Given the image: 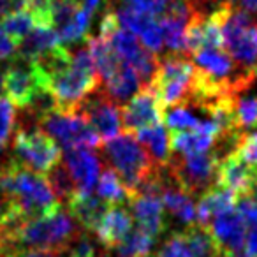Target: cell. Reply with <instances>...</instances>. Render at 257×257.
I'll list each match as a JSON object with an SVG mask.
<instances>
[{
	"label": "cell",
	"mask_w": 257,
	"mask_h": 257,
	"mask_svg": "<svg viewBox=\"0 0 257 257\" xmlns=\"http://www.w3.org/2000/svg\"><path fill=\"white\" fill-rule=\"evenodd\" d=\"M190 20L182 18V16L164 13L161 20V30H162V44L171 51L173 55H189L187 51V25Z\"/></svg>",
	"instance_id": "cell-25"
},
{
	"label": "cell",
	"mask_w": 257,
	"mask_h": 257,
	"mask_svg": "<svg viewBox=\"0 0 257 257\" xmlns=\"http://www.w3.org/2000/svg\"><path fill=\"white\" fill-rule=\"evenodd\" d=\"M162 113L164 109L159 102L157 92L148 83L141 86L120 109L121 128H125V133L134 134L141 128L159 125L162 121Z\"/></svg>",
	"instance_id": "cell-12"
},
{
	"label": "cell",
	"mask_w": 257,
	"mask_h": 257,
	"mask_svg": "<svg viewBox=\"0 0 257 257\" xmlns=\"http://www.w3.org/2000/svg\"><path fill=\"white\" fill-rule=\"evenodd\" d=\"M39 125L44 133L57 141L58 147H62L65 152L74 150V148H90L95 150L100 147L99 134L92 128V125L85 120L78 109H53L46 111L44 114L37 116Z\"/></svg>",
	"instance_id": "cell-6"
},
{
	"label": "cell",
	"mask_w": 257,
	"mask_h": 257,
	"mask_svg": "<svg viewBox=\"0 0 257 257\" xmlns=\"http://www.w3.org/2000/svg\"><path fill=\"white\" fill-rule=\"evenodd\" d=\"M90 23H92V15L83 6H79V9L72 16L71 22L58 30L62 44L64 46H71V44H78L81 41H86L88 39Z\"/></svg>",
	"instance_id": "cell-29"
},
{
	"label": "cell",
	"mask_w": 257,
	"mask_h": 257,
	"mask_svg": "<svg viewBox=\"0 0 257 257\" xmlns=\"http://www.w3.org/2000/svg\"><path fill=\"white\" fill-rule=\"evenodd\" d=\"M15 121H16V111L13 102L8 97L0 95V152L8 147L9 140L15 131Z\"/></svg>",
	"instance_id": "cell-32"
},
{
	"label": "cell",
	"mask_w": 257,
	"mask_h": 257,
	"mask_svg": "<svg viewBox=\"0 0 257 257\" xmlns=\"http://www.w3.org/2000/svg\"><path fill=\"white\" fill-rule=\"evenodd\" d=\"M64 166L74 180L78 194H92L100 176V161L90 148H74L64 155Z\"/></svg>",
	"instance_id": "cell-14"
},
{
	"label": "cell",
	"mask_w": 257,
	"mask_h": 257,
	"mask_svg": "<svg viewBox=\"0 0 257 257\" xmlns=\"http://www.w3.org/2000/svg\"><path fill=\"white\" fill-rule=\"evenodd\" d=\"M62 46L60 36L55 29L51 27L36 25L30 34L18 44L15 57L22 58L27 62H34L41 57V55L48 53V51L55 50V48Z\"/></svg>",
	"instance_id": "cell-21"
},
{
	"label": "cell",
	"mask_w": 257,
	"mask_h": 257,
	"mask_svg": "<svg viewBox=\"0 0 257 257\" xmlns=\"http://www.w3.org/2000/svg\"><path fill=\"white\" fill-rule=\"evenodd\" d=\"M250 194H253V196H255V197H253V199H255V201H257V171H255V178H253L252 192H250Z\"/></svg>",
	"instance_id": "cell-43"
},
{
	"label": "cell",
	"mask_w": 257,
	"mask_h": 257,
	"mask_svg": "<svg viewBox=\"0 0 257 257\" xmlns=\"http://www.w3.org/2000/svg\"><path fill=\"white\" fill-rule=\"evenodd\" d=\"M134 138L140 141V145H145L148 150V155L159 168H166L171 159V138L166 125H152V127L141 128L134 133Z\"/></svg>",
	"instance_id": "cell-22"
},
{
	"label": "cell",
	"mask_w": 257,
	"mask_h": 257,
	"mask_svg": "<svg viewBox=\"0 0 257 257\" xmlns=\"http://www.w3.org/2000/svg\"><path fill=\"white\" fill-rule=\"evenodd\" d=\"M102 4H106L104 0H83V2H81V6L90 13V15H93V13L99 11Z\"/></svg>",
	"instance_id": "cell-40"
},
{
	"label": "cell",
	"mask_w": 257,
	"mask_h": 257,
	"mask_svg": "<svg viewBox=\"0 0 257 257\" xmlns=\"http://www.w3.org/2000/svg\"><path fill=\"white\" fill-rule=\"evenodd\" d=\"M206 229L224 253L231 255V253L243 252L246 231H245V224H243L241 217H239V213L234 208L217 215V217L208 224Z\"/></svg>",
	"instance_id": "cell-17"
},
{
	"label": "cell",
	"mask_w": 257,
	"mask_h": 257,
	"mask_svg": "<svg viewBox=\"0 0 257 257\" xmlns=\"http://www.w3.org/2000/svg\"><path fill=\"white\" fill-rule=\"evenodd\" d=\"M46 175H48L46 180H48V183H50L51 190L55 192V196H57V199L65 204L71 203L72 197L78 194V189H76L74 180L71 178V175H69L64 162H58V164L55 166L53 169H50Z\"/></svg>",
	"instance_id": "cell-30"
},
{
	"label": "cell",
	"mask_w": 257,
	"mask_h": 257,
	"mask_svg": "<svg viewBox=\"0 0 257 257\" xmlns=\"http://www.w3.org/2000/svg\"><path fill=\"white\" fill-rule=\"evenodd\" d=\"M166 121V128L171 133H187V131H194L199 127L201 120L196 113H194V106L185 102H180L176 106L168 107L166 113H162Z\"/></svg>",
	"instance_id": "cell-27"
},
{
	"label": "cell",
	"mask_w": 257,
	"mask_h": 257,
	"mask_svg": "<svg viewBox=\"0 0 257 257\" xmlns=\"http://www.w3.org/2000/svg\"><path fill=\"white\" fill-rule=\"evenodd\" d=\"M194 64L185 57L171 55L159 60L157 71L152 78L150 85L157 92L162 109H168L180 102H185L190 95L194 81Z\"/></svg>",
	"instance_id": "cell-9"
},
{
	"label": "cell",
	"mask_w": 257,
	"mask_h": 257,
	"mask_svg": "<svg viewBox=\"0 0 257 257\" xmlns=\"http://www.w3.org/2000/svg\"><path fill=\"white\" fill-rule=\"evenodd\" d=\"M133 231V215L123 204H111L99 218L93 232L100 245L106 248H114Z\"/></svg>",
	"instance_id": "cell-18"
},
{
	"label": "cell",
	"mask_w": 257,
	"mask_h": 257,
	"mask_svg": "<svg viewBox=\"0 0 257 257\" xmlns=\"http://www.w3.org/2000/svg\"><path fill=\"white\" fill-rule=\"evenodd\" d=\"M104 86H106L104 93L109 95L114 102H127L143 86V83L131 65L121 62L120 69L107 81H104Z\"/></svg>",
	"instance_id": "cell-24"
},
{
	"label": "cell",
	"mask_w": 257,
	"mask_h": 257,
	"mask_svg": "<svg viewBox=\"0 0 257 257\" xmlns=\"http://www.w3.org/2000/svg\"><path fill=\"white\" fill-rule=\"evenodd\" d=\"M97 196L107 204H125L131 201V192L123 185L120 176L111 168L104 169L99 176V187H97Z\"/></svg>",
	"instance_id": "cell-26"
},
{
	"label": "cell",
	"mask_w": 257,
	"mask_h": 257,
	"mask_svg": "<svg viewBox=\"0 0 257 257\" xmlns=\"http://www.w3.org/2000/svg\"><path fill=\"white\" fill-rule=\"evenodd\" d=\"M9 257H22V253H20V252H16V253H13V255H9Z\"/></svg>",
	"instance_id": "cell-44"
},
{
	"label": "cell",
	"mask_w": 257,
	"mask_h": 257,
	"mask_svg": "<svg viewBox=\"0 0 257 257\" xmlns=\"http://www.w3.org/2000/svg\"><path fill=\"white\" fill-rule=\"evenodd\" d=\"M0 257H6V255H4V253H2V252H0Z\"/></svg>",
	"instance_id": "cell-45"
},
{
	"label": "cell",
	"mask_w": 257,
	"mask_h": 257,
	"mask_svg": "<svg viewBox=\"0 0 257 257\" xmlns=\"http://www.w3.org/2000/svg\"><path fill=\"white\" fill-rule=\"evenodd\" d=\"M100 78L88 48H78L62 71L46 79V88L58 109L76 111L83 99L99 90Z\"/></svg>",
	"instance_id": "cell-2"
},
{
	"label": "cell",
	"mask_w": 257,
	"mask_h": 257,
	"mask_svg": "<svg viewBox=\"0 0 257 257\" xmlns=\"http://www.w3.org/2000/svg\"><path fill=\"white\" fill-rule=\"evenodd\" d=\"M23 2H27V6H29V0H23Z\"/></svg>",
	"instance_id": "cell-46"
},
{
	"label": "cell",
	"mask_w": 257,
	"mask_h": 257,
	"mask_svg": "<svg viewBox=\"0 0 257 257\" xmlns=\"http://www.w3.org/2000/svg\"><path fill=\"white\" fill-rule=\"evenodd\" d=\"M243 11L246 13H257V0H238Z\"/></svg>",
	"instance_id": "cell-41"
},
{
	"label": "cell",
	"mask_w": 257,
	"mask_h": 257,
	"mask_svg": "<svg viewBox=\"0 0 257 257\" xmlns=\"http://www.w3.org/2000/svg\"><path fill=\"white\" fill-rule=\"evenodd\" d=\"M65 252H67V257H95V246L85 234L79 232L72 239L71 245L65 248Z\"/></svg>",
	"instance_id": "cell-36"
},
{
	"label": "cell",
	"mask_w": 257,
	"mask_h": 257,
	"mask_svg": "<svg viewBox=\"0 0 257 257\" xmlns=\"http://www.w3.org/2000/svg\"><path fill=\"white\" fill-rule=\"evenodd\" d=\"M6 206H8V204H6V199L4 197H0V218H2V215H4Z\"/></svg>",
	"instance_id": "cell-42"
},
{
	"label": "cell",
	"mask_w": 257,
	"mask_h": 257,
	"mask_svg": "<svg viewBox=\"0 0 257 257\" xmlns=\"http://www.w3.org/2000/svg\"><path fill=\"white\" fill-rule=\"evenodd\" d=\"M78 111L85 116V120L92 125V128L99 134L100 140H111L118 136L121 131V118L118 102H114L109 95L95 90L78 106Z\"/></svg>",
	"instance_id": "cell-13"
},
{
	"label": "cell",
	"mask_w": 257,
	"mask_h": 257,
	"mask_svg": "<svg viewBox=\"0 0 257 257\" xmlns=\"http://www.w3.org/2000/svg\"><path fill=\"white\" fill-rule=\"evenodd\" d=\"M171 0H121V6L136 9L148 16H162L168 11Z\"/></svg>",
	"instance_id": "cell-35"
},
{
	"label": "cell",
	"mask_w": 257,
	"mask_h": 257,
	"mask_svg": "<svg viewBox=\"0 0 257 257\" xmlns=\"http://www.w3.org/2000/svg\"><path fill=\"white\" fill-rule=\"evenodd\" d=\"M218 155L206 154H175L171 155L166 171L169 178L190 197L203 196L208 189L217 185Z\"/></svg>",
	"instance_id": "cell-7"
},
{
	"label": "cell",
	"mask_w": 257,
	"mask_h": 257,
	"mask_svg": "<svg viewBox=\"0 0 257 257\" xmlns=\"http://www.w3.org/2000/svg\"><path fill=\"white\" fill-rule=\"evenodd\" d=\"M79 234V229L71 213L60 208L46 217L32 218L22 224L13 238V250L20 252L27 248H46L65 252L72 239Z\"/></svg>",
	"instance_id": "cell-4"
},
{
	"label": "cell",
	"mask_w": 257,
	"mask_h": 257,
	"mask_svg": "<svg viewBox=\"0 0 257 257\" xmlns=\"http://www.w3.org/2000/svg\"><path fill=\"white\" fill-rule=\"evenodd\" d=\"M255 168L243 162L234 152L225 154L218 159L217 168V185L231 190L236 197L252 192Z\"/></svg>",
	"instance_id": "cell-15"
},
{
	"label": "cell",
	"mask_w": 257,
	"mask_h": 257,
	"mask_svg": "<svg viewBox=\"0 0 257 257\" xmlns=\"http://www.w3.org/2000/svg\"><path fill=\"white\" fill-rule=\"evenodd\" d=\"M22 257H62V252L58 250H46V248H27L20 250Z\"/></svg>",
	"instance_id": "cell-39"
},
{
	"label": "cell",
	"mask_w": 257,
	"mask_h": 257,
	"mask_svg": "<svg viewBox=\"0 0 257 257\" xmlns=\"http://www.w3.org/2000/svg\"><path fill=\"white\" fill-rule=\"evenodd\" d=\"M46 83L32 62L15 57L4 72V93L20 109H30L36 99L46 92Z\"/></svg>",
	"instance_id": "cell-11"
},
{
	"label": "cell",
	"mask_w": 257,
	"mask_h": 257,
	"mask_svg": "<svg viewBox=\"0 0 257 257\" xmlns=\"http://www.w3.org/2000/svg\"><path fill=\"white\" fill-rule=\"evenodd\" d=\"M18 44L6 34V30L0 25V62H8L11 58H15Z\"/></svg>",
	"instance_id": "cell-37"
},
{
	"label": "cell",
	"mask_w": 257,
	"mask_h": 257,
	"mask_svg": "<svg viewBox=\"0 0 257 257\" xmlns=\"http://www.w3.org/2000/svg\"><path fill=\"white\" fill-rule=\"evenodd\" d=\"M155 245V236L136 227L131 231L120 245L114 246L118 257H152V250Z\"/></svg>",
	"instance_id": "cell-28"
},
{
	"label": "cell",
	"mask_w": 257,
	"mask_h": 257,
	"mask_svg": "<svg viewBox=\"0 0 257 257\" xmlns=\"http://www.w3.org/2000/svg\"><path fill=\"white\" fill-rule=\"evenodd\" d=\"M236 204V196L231 190L220 185H213L203 196H199V203L196 208V222L201 227H208L217 215L232 210Z\"/></svg>",
	"instance_id": "cell-20"
},
{
	"label": "cell",
	"mask_w": 257,
	"mask_h": 257,
	"mask_svg": "<svg viewBox=\"0 0 257 257\" xmlns=\"http://www.w3.org/2000/svg\"><path fill=\"white\" fill-rule=\"evenodd\" d=\"M114 15H116L120 27H123L125 30H128L131 34L140 37L143 46L148 51L159 53L164 48V44H162L161 25H159V22L154 16H148L145 13L136 11V9L125 8V6H121Z\"/></svg>",
	"instance_id": "cell-16"
},
{
	"label": "cell",
	"mask_w": 257,
	"mask_h": 257,
	"mask_svg": "<svg viewBox=\"0 0 257 257\" xmlns=\"http://www.w3.org/2000/svg\"><path fill=\"white\" fill-rule=\"evenodd\" d=\"M0 25H2V29L6 30V34H8L16 44H20L27 36H29L30 30L36 27V20H34L30 9L25 8V9H18V11L6 16Z\"/></svg>",
	"instance_id": "cell-31"
},
{
	"label": "cell",
	"mask_w": 257,
	"mask_h": 257,
	"mask_svg": "<svg viewBox=\"0 0 257 257\" xmlns=\"http://www.w3.org/2000/svg\"><path fill=\"white\" fill-rule=\"evenodd\" d=\"M99 37L106 39L109 43V46L114 50V53L128 64L134 71L138 72L141 83L148 85L154 78L155 71H157L159 58L155 57V53L148 51L140 41L136 39L134 34H131L128 30H125L123 27H120L116 20L114 11L107 9L104 13L102 20L99 25Z\"/></svg>",
	"instance_id": "cell-5"
},
{
	"label": "cell",
	"mask_w": 257,
	"mask_h": 257,
	"mask_svg": "<svg viewBox=\"0 0 257 257\" xmlns=\"http://www.w3.org/2000/svg\"><path fill=\"white\" fill-rule=\"evenodd\" d=\"M234 154L246 162L248 166L257 169V133H241L236 141Z\"/></svg>",
	"instance_id": "cell-34"
},
{
	"label": "cell",
	"mask_w": 257,
	"mask_h": 257,
	"mask_svg": "<svg viewBox=\"0 0 257 257\" xmlns=\"http://www.w3.org/2000/svg\"><path fill=\"white\" fill-rule=\"evenodd\" d=\"M222 43L239 69L257 71V22L248 13L231 4L222 18Z\"/></svg>",
	"instance_id": "cell-8"
},
{
	"label": "cell",
	"mask_w": 257,
	"mask_h": 257,
	"mask_svg": "<svg viewBox=\"0 0 257 257\" xmlns=\"http://www.w3.org/2000/svg\"><path fill=\"white\" fill-rule=\"evenodd\" d=\"M0 194L23 215L25 220L46 217L62 208L46 176L30 171L16 162H11L0 171Z\"/></svg>",
	"instance_id": "cell-1"
},
{
	"label": "cell",
	"mask_w": 257,
	"mask_h": 257,
	"mask_svg": "<svg viewBox=\"0 0 257 257\" xmlns=\"http://www.w3.org/2000/svg\"><path fill=\"white\" fill-rule=\"evenodd\" d=\"M13 162L34 173H48L60 162L62 150L57 141L51 140L43 128H20L13 143Z\"/></svg>",
	"instance_id": "cell-10"
},
{
	"label": "cell",
	"mask_w": 257,
	"mask_h": 257,
	"mask_svg": "<svg viewBox=\"0 0 257 257\" xmlns=\"http://www.w3.org/2000/svg\"><path fill=\"white\" fill-rule=\"evenodd\" d=\"M102 154L111 169L120 176L123 185L128 189L131 197L138 190V187L159 169L148 152L131 133L118 134L107 140L102 145Z\"/></svg>",
	"instance_id": "cell-3"
},
{
	"label": "cell",
	"mask_w": 257,
	"mask_h": 257,
	"mask_svg": "<svg viewBox=\"0 0 257 257\" xmlns=\"http://www.w3.org/2000/svg\"><path fill=\"white\" fill-rule=\"evenodd\" d=\"M161 199L164 210H168L180 224L185 227L196 224V206L189 194H185L171 178H169L166 168L162 169V185H161Z\"/></svg>",
	"instance_id": "cell-19"
},
{
	"label": "cell",
	"mask_w": 257,
	"mask_h": 257,
	"mask_svg": "<svg viewBox=\"0 0 257 257\" xmlns=\"http://www.w3.org/2000/svg\"><path fill=\"white\" fill-rule=\"evenodd\" d=\"M107 206H111V204L104 203L99 196H93V194H76L71 199V203L67 204V210L72 215V218L85 231L93 232L97 222L102 217V213L106 211Z\"/></svg>",
	"instance_id": "cell-23"
},
{
	"label": "cell",
	"mask_w": 257,
	"mask_h": 257,
	"mask_svg": "<svg viewBox=\"0 0 257 257\" xmlns=\"http://www.w3.org/2000/svg\"><path fill=\"white\" fill-rule=\"evenodd\" d=\"M154 257H197L187 243L183 232H173Z\"/></svg>",
	"instance_id": "cell-33"
},
{
	"label": "cell",
	"mask_w": 257,
	"mask_h": 257,
	"mask_svg": "<svg viewBox=\"0 0 257 257\" xmlns=\"http://www.w3.org/2000/svg\"><path fill=\"white\" fill-rule=\"evenodd\" d=\"M29 8L27 6V2H23V0H0V22L6 18V16H9L11 13L18 11V9H25Z\"/></svg>",
	"instance_id": "cell-38"
}]
</instances>
